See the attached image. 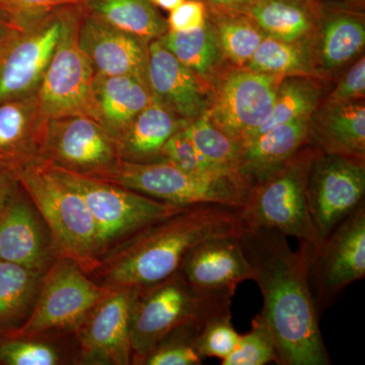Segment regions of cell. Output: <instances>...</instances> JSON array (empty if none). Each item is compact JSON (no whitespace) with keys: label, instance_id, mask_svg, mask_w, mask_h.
Here are the masks:
<instances>
[{"label":"cell","instance_id":"cell-1","mask_svg":"<svg viewBox=\"0 0 365 365\" xmlns=\"http://www.w3.org/2000/svg\"><path fill=\"white\" fill-rule=\"evenodd\" d=\"M242 251L260 288L263 314L273 334L280 365H330L302 252L278 230L246 225Z\"/></svg>","mask_w":365,"mask_h":365},{"label":"cell","instance_id":"cell-2","mask_svg":"<svg viewBox=\"0 0 365 365\" xmlns=\"http://www.w3.org/2000/svg\"><path fill=\"white\" fill-rule=\"evenodd\" d=\"M246 227L242 207L222 204L187 206L176 215L132 235L100 269L104 287L140 288L167 279L197 245L240 235Z\"/></svg>","mask_w":365,"mask_h":365},{"label":"cell","instance_id":"cell-3","mask_svg":"<svg viewBox=\"0 0 365 365\" xmlns=\"http://www.w3.org/2000/svg\"><path fill=\"white\" fill-rule=\"evenodd\" d=\"M18 180L47 223L60 258L73 262L85 273L98 270L103 249L97 227L78 192L45 163L23 170Z\"/></svg>","mask_w":365,"mask_h":365},{"label":"cell","instance_id":"cell-4","mask_svg":"<svg viewBox=\"0 0 365 365\" xmlns=\"http://www.w3.org/2000/svg\"><path fill=\"white\" fill-rule=\"evenodd\" d=\"M230 306L232 297L200 294L178 272L138 288L130 319L132 361L143 364L160 341L179 327Z\"/></svg>","mask_w":365,"mask_h":365},{"label":"cell","instance_id":"cell-5","mask_svg":"<svg viewBox=\"0 0 365 365\" xmlns=\"http://www.w3.org/2000/svg\"><path fill=\"white\" fill-rule=\"evenodd\" d=\"M317 148H302L279 169L252 186L242 207L246 225L272 228L299 242H316L309 216L307 182Z\"/></svg>","mask_w":365,"mask_h":365},{"label":"cell","instance_id":"cell-6","mask_svg":"<svg viewBox=\"0 0 365 365\" xmlns=\"http://www.w3.org/2000/svg\"><path fill=\"white\" fill-rule=\"evenodd\" d=\"M105 181L182 207L198 204L244 207L252 188L241 177L197 176L165 160L145 163L121 160L117 172Z\"/></svg>","mask_w":365,"mask_h":365},{"label":"cell","instance_id":"cell-7","mask_svg":"<svg viewBox=\"0 0 365 365\" xmlns=\"http://www.w3.org/2000/svg\"><path fill=\"white\" fill-rule=\"evenodd\" d=\"M319 316L348 285L365 277V205L316 242H300Z\"/></svg>","mask_w":365,"mask_h":365},{"label":"cell","instance_id":"cell-8","mask_svg":"<svg viewBox=\"0 0 365 365\" xmlns=\"http://www.w3.org/2000/svg\"><path fill=\"white\" fill-rule=\"evenodd\" d=\"M49 168L85 200L103 252L117 239L134 235L187 207L163 202L105 180Z\"/></svg>","mask_w":365,"mask_h":365},{"label":"cell","instance_id":"cell-9","mask_svg":"<svg viewBox=\"0 0 365 365\" xmlns=\"http://www.w3.org/2000/svg\"><path fill=\"white\" fill-rule=\"evenodd\" d=\"M81 4L63 9L58 42L37 91L41 107L49 119L66 116L91 118V86L95 76L78 41Z\"/></svg>","mask_w":365,"mask_h":365},{"label":"cell","instance_id":"cell-10","mask_svg":"<svg viewBox=\"0 0 365 365\" xmlns=\"http://www.w3.org/2000/svg\"><path fill=\"white\" fill-rule=\"evenodd\" d=\"M113 289L96 284L73 262L61 259L45 276L34 311L25 323L0 337L30 338L73 328Z\"/></svg>","mask_w":365,"mask_h":365},{"label":"cell","instance_id":"cell-11","mask_svg":"<svg viewBox=\"0 0 365 365\" xmlns=\"http://www.w3.org/2000/svg\"><path fill=\"white\" fill-rule=\"evenodd\" d=\"M120 163L118 141L93 118L76 115L48 121L45 165L108 180Z\"/></svg>","mask_w":365,"mask_h":365},{"label":"cell","instance_id":"cell-12","mask_svg":"<svg viewBox=\"0 0 365 365\" xmlns=\"http://www.w3.org/2000/svg\"><path fill=\"white\" fill-rule=\"evenodd\" d=\"M283 78L244 67L230 71L218 79L206 113L242 145L267 122Z\"/></svg>","mask_w":365,"mask_h":365},{"label":"cell","instance_id":"cell-13","mask_svg":"<svg viewBox=\"0 0 365 365\" xmlns=\"http://www.w3.org/2000/svg\"><path fill=\"white\" fill-rule=\"evenodd\" d=\"M364 160L317 151L307 182L309 216L325 237L364 204Z\"/></svg>","mask_w":365,"mask_h":365},{"label":"cell","instance_id":"cell-14","mask_svg":"<svg viewBox=\"0 0 365 365\" xmlns=\"http://www.w3.org/2000/svg\"><path fill=\"white\" fill-rule=\"evenodd\" d=\"M63 9L29 21L0 55V103L39 90L61 34Z\"/></svg>","mask_w":365,"mask_h":365},{"label":"cell","instance_id":"cell-15","mask_svg":"<svg viewBox=\"0 0 365 365\" xmlns=\"http://www.w3.org/2000/svg\"><path fill=\"white\" fill-rule=\"evenodd\" d=\"M138 288L113 289L79 323L83 360L91 364L132 361L130 319Z\"/></svg>","mask_w":365,"mask_h":365},{"label":"cell","instance_id":"cell-16","mask_svg":"<svg viewBox=\"0 0 365 365\" xmlns=\"http://www.w3.org/2000/svg\"><path fill=\"white\" fill-rule=\"evenodd\" d=\"M178 273L196 292L234 297L237 287L253 280L239 235L215 237L197 245L182 260Z\"/></svg>","mask_w":365,"mask_h":365},{"label":"cell","instance_id":"cell-17","mask_svg":"<svg viewBox=\"0 0 365 365\" xmlns=\"http://www.w3.org/2000/svg\"><path fill=\"white\" fill-rule=\"evenodd\" d=\"M48 121L37 93L0 103V172L18 178L44 163Z\"/></svg>","mask_w":365,"mask_h":365},{"label":"cell","instance_id":"cell-18","mask_svg":"<svg viewBox=\"0 0 365 365\" xmlns=\"http://www.w3.org/2000/svg\"><path fill=\"white\" fill-rule=\"evenodd\" d=\"M78 41L95 76H133L148 83L150 43L146 41L114 28L86 11L79 21Z\"/></svg>","mask_w":365,"mask_h":365},{"label":"cell","instance_id":"cell-19","mask_svg":"<svg viewBox=\"0 0 365 365\" xmlns=\"http://www.w3.org/2000/svg\"><path fill=\"white\" fill-rule=\"evenodd\" d=\"M148 81L153 95L185 121L208 111L210 95L206 83L158 40L148 44Z\"/></svg>","mask_w":365,"mask_h":365},{"label":"cell","instance_id":"cell-20","mask_svg":"<svg viewBox=\"0 0 365 365\" xmlns=\"http://www.w3.org/2000/svg\"><path fill=\"white\" fill-rule=\"evenodd\" d=\"M153 97L143 78L97 74L91 86V118L118 141Z\"/></svg>","mask_w":365,"mask_h":365},{"label":"cell","instance_id":"cell-21","mask_svg":"<svg viewBox=\"0 0 365 365\" xmlns=\"http://www.w3.org/2000/svg\"><path fill=\"white\" fill-rule=\"evenodd\" d=\"M311 140V118L279 125L242 145L240 176L251 187L284 165Z\"/></svg>","mask_w":365,"mask_h":365},{"label":"cell","instance_id":"cell-22","mask_svg":"<svg viewBox=\"0 0 365 365\" xmlns=\"http://www.w3.org/2000/svg\"><path fill=\"white\" fill-rule=\"evenodd\" d=\"M311 139L321 153L364 160V103L326 104L311 118Z\"/></svg>","mask_w":365,"mask_h":365},{"label":"cell","instance_id":"cell-23","mask_svg":"<svg viewBox=\"0 0 365 365\" xmlns=\"http://www.w3.org/2000/svg\"><path fill=\"white\" fill-rule=\"evenodd\" d=\"M186 124L187 121L153 96L118 140L121 160L140 163L163 160V145Z\"/></svg>","mask_w":365,"mask_h":365},{"label":"cell","instance_id":"cell-24","mask_svg":"<svg viewBox=\"0 0 365 365\" xmlns=\"http://www.w3.org/2000/svg\"><path fill=\"white\" fill-rule=\"evenodd\" d=\"M48 259L39 225L19 192L0 215V260L41 273Z\"/></svg>","mask_w":365,"mask_h":365},{"label":"cell","instance_id":"cell-25","mask_svg":"<svg viewBox=\"0 0 365 365\" xmlns=\"http://www.w3.org/2000/svg\"><path fill=\"white\" fill-rule=\"evenodd\" d=\"M247 16L266 36L287 42L307 43L316 28V16L304 0H254Z\"/></svg>","mask_w":365,"mask_h":365},{"label":"cell","instance_id":"cell-26","mask_svg":"<svg viewBox=\"0 0 365 365\" xmlns=\"http://www.w3.org/2000/svg\"><path fill=\"white\" fill-rule=\"evenodd\" d=\"M81 6L91 16L148 43L169 30L150 0H83Z\"/></svg>","mask_w":365,"mask_h":365},{"label":"cell","instance_id":"cell-27","mask_svg":"<svg viewBox=\"0 0 365 365\" xmlns=\"http://www.w3.org/2000/svg\"><path fill=\"white\" fill-rule=\"evenodd\" d=\"M158 40L204 83L215 78L225 55L212 24L207 21L201 28L188 32L168 30Z\"/></svg>","mask_w":365,"mask_h":365},{"label":"cell","instance_id":"cell-28","mask_svg":"<svg viewBox=\"0 0 365 365\" xmlns=\"http://www.w3.org/2000/svg\"><path fill=\"white\" fill-rule=\"evenodd\" d=\"M246 68L282 76L313 74V54L307 43L287 42L266 36L257 48Z\"/></svg>","mask_w":365,"mask_h":365},{"label":"cell","instance_id":"cell-29","mask_svg":"<svg viewBox=\"0 0 365 365\" xmlns=\"http://www.w3.org/2000/svg\"><path fill=\"white\" fill-rule=\"evenodd\" d=\"M364 44V21L353 14H335L324 24L319 62L326 71L338 68L359 54Z\"/></svg>","mask_w":365,"mask_h":365},{"label":"cell","instance_id":"cell-30","mask_svg":"<svg viewBox=\"0 0 365 365\" xmlns=\"http://www.w3.org/2000/svg\"><path fill=\"white\" fill-rule=\"evenodd\" d=\"M40 273L0 260V335L16 328L33 299Z\"/></svg>","mask_w":365,"mask_h":365},{"label":"cell","instance_id":"cell-31","mask_svg":"<svg viewBox=\"0 0 365 365\" xmlns=\"http://www.w3.org/2000/svg\"><path fill=\"white\" fill-rule=\"evenodd\" d=\"M184 131L199 153L213 167L225 174L241 177L242 144L213 123L207 113L187 122Z\"/></svg>","mask_w":365,"mask_h":365},{"label":"cell","instance_id":"cell-32","mask_svg":"<svg viewBox=\"0 0 365 365\" xmlns=\"http://www.w3.org/2000/svg\"><path fill=\"white\" fill-rule=\"evenodd\" d=\"M319 96L318 86L311 79L304 76L283 78L278 86L270 117L252 138L279 125L311 118L318 106Z\"/></svg>","mask_w":365,"mask_h":365},{"label":"cell","instance_id":"cell-33","mask_svg":"<svg viewBox=\"0 0 365 365\" xmlns=\"http://www.w3.org/2000/svg\"><path fill=\"white\" fill-rule=\"evenodd\" d=\"M212 26L223 55L237 66H247L266 37L260 26L247 14H220Z\"/></svg>","mask_w":365,"mask_h":365},{"label":"cell","instance_id":"cell-34","mask_svg":"<svg viewBox=\"0 0 365 365\" xmlns=\"http://www.w3.org/2000/svg\"><path fill=\"white\" fill-rule=\"evenodd\" d=\"M215 314L194 319L173 331L167 337L163 338L160 344L146 356L143 364L198 365L202 364L203 357L196 347L197 336L200 332L204 322Z\"/></svg>","mask_w":365,"mask_h":365},{"label":"cell","instance_id":"cell-35","mask_svg":"<svg viewBox=\"0 0 365 365\" xmlns=\"http://www.w3.org/2000/svg\"><path fill=\"white\" fill-rule=\"evenodd\" d=\"M269 362L278 364L277 347L273 334L263 314H258L252 321L248 333L240 336L239 342L222 365H265Z\"/></svg>","mask_w":365,"mask_h":365},{"label":"cell","instance_id":"cell-36","mask_svg":"<svg viewBox=\"0 0 365 365\" xmlns=\"http://www.w3.org/2000/svg\"><path fill=\"white\" fill-rule=\"evenodd\" d=\"M239 334L232 324L230 309L209 317L197 336L196 347L201 356L225 359L237 346Z\"/></svg>","mask_w":365,"mask_h":365},{"label":"cell","instance_id":"cell-37","mask_svg":"<svg viewBox=\"0 0 365 365\" xmlns=\"http://www.w3.org/2000/svg\"><path fill=\"white\" fill-rule=\"evenodd\" d=\"M184 127L181 130L173 134L163 145V160H168L188 174L197 176H234L220 172L207 162L197 150L195 145L184 131Z\"/></svg>","mask_w":365,"mask_h":365},{"label":"cell","instance_id":"cell-38","mask_svg":"<svg viewBox=\"0 0 365 365\" xmlns=\"http://www.w3.org/2000/svg\"><path fill=\"white\" fill-rule=\"evenodd\" d=\"M57 352L44 343L26 338L0 337V364L6 365H54Z\"/></svg>","mask_w":365,"mask_h":365},{"label":"cell","instance_id":"cell-39","mask_svg":"<svg viewBox=\"0 0 365 365\" xmlns=\"http://www.w3.org/2000/svg\"><path fill=\"white\" fill-rule=\"evenodd\" d=\"M83 0H0V11L20 21L32 20L50 13L54 9L73 4Z\"/></svg>","mask_w":365,"mask_h":365},{"label":"cell","instance_id":"cell-40","mask_svg":"<svg viewBox=\"0 0 365 365\" xmlns=\"http://www.w3.org/2000/svg\"><path fill=\"white\" fill-rule=\"evenodd\" d=\"M365 95V59L362 57L347 71L331 93L326 104L356 102Z\"/></svg>","mask_w":365,"mask_h":365},{"label":"cell","instance_id":"cell-41","mask_svg":"<svg viewBox=\"0 0 365 365\" xmlns=\"http://www.w3.org/2000/svg\"><path fill=\"white\" fill-rule=\"evenodd\" d=\"M206 7L202 0H185L170 11L168 28L175 32H188L205 25Z\"/></svg>","mask_w":365,"mask_h":365},{"label":"cell","instance_id":"cell-42","mask_svg":"<svg viewBox=\"0 0 365 365\" xmlns=\"http://www.w3.org/2000/svg\"><path fill=\"white\" fill-rule=\"evenodd\" d=\"M28 21H20L0 11V55L11 41L25 29Z\"/></svg>","mask_w":365,"mask_h":365},{"label":"cell","instance_id":"cell-43","mask_svg":"<svg viewBox=\"0 0 365 365\" xmlns=\"http://www.w3.org/2000/svg\"><path fill=\"white\" fill-rule=\"evenodd\" d=\"M18 178L7 173L0 172V215L20 191Z\"/></svg>","mask_w":365,"mask_h":365},{"label":"cell","instance_id":"cell-44","mask_svg":"<svg viewBox=\"0 0 365 365\" xmlns=\"http://www.w3.org/2000/svg\"><path fill=\"white\" fill-rule=\"evenodd\" d=\"M211 6L223 9V11H246L254 0H204Z\"/></svg>","mask_w":365,"mask_h":365},{"label":"cell","instance_id":"cell-45","mask_svg":"<svg viewBox=\"0 0 365 365\" xmlns=\"http://www.w3.org/2000/svg\"><path fill=\"white\" fill-rule=\"evenodd\" d=\"M155 7H160L163 11H170L179 6L185 0H150Z\"/></svg>","mask_w":365,"mask_h":365}]
</instances>
